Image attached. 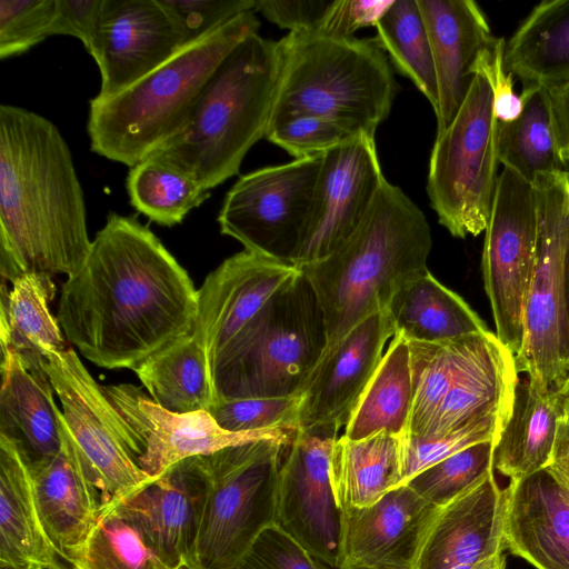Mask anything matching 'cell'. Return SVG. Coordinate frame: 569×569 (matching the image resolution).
Here are the masks:
<instances>
[{
	"mask_svg": "<svg viewBox=\"0 0 569 569\" xmlns=\"http://www.w3.org/2000/svg\"><path fill=\"white\" fill-rule=\"evenodd\" d=\"M197 299L190 276L149 227L111 212L63 282L57 318L90 362L132 370L192 333Z\"/></svg>",
	"mask_w": 569,
	"mask_h": 569,
	"instance_id": "6da1fadb",
	"label": "cell"
},
{
	"mask_svg": "<svg viewBox=\"0 0 569 569\" xmlns=\"http://www.w3.org/2000/svg\"><path fill=\"white\" fill-rule=\"evenodd\" d=\"M83 191L71 151L53 122L0 106V272L72 276L88 236Z\"/></svg>",
	"mask_w": 569,
	"mask_h": 569,
	"instance_id": "7a4b0ae2",
	"label": "cell"
},
{
	"mask_svg": "<svg viewBox=\"0 0 569 569\" xmlns=\"http://www.w3.org/2000/svg\"><path fill=\"white\" fill-rule=\"evenodd\" d=\"M431 247L423 212L385 179L353 233L326 258L300 268L325 315L327 349L428 271Z\"/></svg>",
	"mask_w": 569,
	"mask_h": 569,
	"instance_id": "3957f363",
	"label": "cell"
},
{
	"mask_svg": "<svg viewBox=\"0 0 569 569\" xmlns=\"http://www.w3.org/2000/svg\"><path fill=\"white\" fill-rule=\"evenodd\" d=\"M279 77L278 42L248 36L211 74L183 129L149 157L207 191L238 174L247 152L266 137Z\"/></svg>",
	"mask_w": 569,
	"mask_h": 569,
	"instance_id": "277c9868",
	"label": "cell"
},
{
	"mask_svg": "<svg viewBox=\"0 0 569 569\" xmlns=\"http://www.w3.org/2000/svg\"><path fill=\"white\" fill-rule=\"evenodd\" d=\"M259 26L253 11L243 12L122 92L92 98L87 122L91 151L130 168L147 159L183 129L211 74Z\"/></svg>",
	"mask_w": 569,
	"mask_h": 569,
	"instance_id": "5b68a950",
	"label": "cell"
},
{
	"mask_svg": "<svg viewBox=\"0 0 569 569\" xmlns=\"http://www.w3.org/2000/svg\"><path fill=\"white\" fill-rule=\"evenodd\" d=\"M280 77L271 119L310 114L375 137L398 84L373 38L291 31L278 41Z\"/></svg>",
	"mask_w": 569,
	"mask_h": 569,
	"instance_id": "8992f818",
	"label": "cell"
},
{
	"mask_svg": "<svg viewBox=\"0 0 569 569\" xmlns=\"http://www.w3.org/2000/svg\"><path fill=\"white\" fill-rule=\"evenodd\" d=\"M327 347L323 311L299 268L210 362L214 402L300 395Z\"/></svg>",
	"mask_w": 569,
	"mask_h": 569,
	"instance_id": "52a82bcc",
	"label": "cell"
},
{
	"mask_svg": "<svg viewBox=\"0 0 569 569\" xmlns=\"http://www.w3.org/2000/svg\"><path fill=\"white\" fill-rule=\"evenodd\" d=\"M479 54L468 93L449 126L436 136L429 159L427 193L438 221L453 237L486 230L498 174L497 119L487 58Z\"/></svg>",
	"mask_w": 569,
	"mask_h": 569,
	"instance_id": "ba28073f",
	"label": "cell"
},
{
	"mask_svg": "<svg viewBox=\"0 0 569 569\" xmlns=\"http://www.w3.org/2000/svg\"><path fill=\"white\" fill-rule=\"evenodd\" d=\"M295 432L229 446L203 456L208 492L189 569H230L277 521L284 447Z\"/></svg>",
	"mask_w": 569,
	"mask_h": 569,
	"instance_id": "9c48e42d",
	"label": "cell"
},
{
	"mask_svg": "<svg viewBox=\"0 0 569 569\" xmlns=\"http://www.w3.org/2000/svg\"><path fill=\"white\" fill-rule=\"evenodd\" d=\"M568 183L569 171L538 174L531 183L538 219L536 261L525 309L523 345L515 359L519 373L546 390L557 389L569 371Z\"/></svg>",
	"mask_w": 569,
	"mask_h": 569,
	"instance_id": "30bf717a",
	"label": "cell"
},
{
	"mask_svg": "<svg viewBox=\"0 0 569 569\" xmlns=\"http://www.w3.org/2000/svg\"><path fill=\"white\" fill-rule=\"evenodd\" d=\"M62 417L104 506L118 505L153 479L138 465L129 429L70 346L44 361Z\"/></svg>",
	"mask_w": 569,
	"mask_h": 569,
	"instance_id": "8fae6325",
	"label": "cell"
},
{
	"mask_svg": "<svg viewBox=\"0 0 569 569\" xmlns=\"http://www.w3.org/2000/svg\"><path fill=\"white\" fill-rule=\"evenodd\" d=\"M322 153L240 176L218 214L244 250L296 266L309 228Z\"/></svg>",
	"mask_w": 569,
	"mask_h": 569,
	"instance_id": "7c38bea8",
	"label": "cell"
},
{
	"mask_svg": "<svg viewBox=\"0 0 569 569\" xmlns=\"http://www.w3.org/2000/svg\"><path fill=\"white\" fill-rule=\"evenodd\" d=\"M537 206L532 186L511 170L498 176L485 230L481 270L495 335L515 357L525 337V309L537 249Z\"/></svg>",
	"mask_w": 569,
	"mask_h": 569,
	"instance_id": "4fadbf2b",
	"label": "cell"
},
{
	"mask_svg": "<svg viewBox=\"0 0 569 569\" xmlns=\"http://www.w3.org/2000/svg\"><path fill=\"white\" fill-rule=\"evenodd\" d=\"M337 433L298 429L282 459L277 521L311 556L338 569L341 510L330 479Z\"/></svg>",
	"mask_w": 569,
	"mask_h": 569,
	"instance_id": "5bb4252c",
	"label": "cell"
},
{
	"mask_svg": "<svg viewBox=\"0 0 569 569\" xmlns=\"http://www.w3.org/2000/svg\"><path fill=\"white\" fill-rule=\"evenodd\" d=\"M103 390L129 429L138 451L139 467L152 479L191 457L208 456L229 446L297 431L230 432L219 427L208 410L171 412L134 385L103 386Z\"/></svg>",
	"mask_w": 569,
	"mask_h": 569,
	"instance_id": "9a60e30c",
	"label": "cell"
},
{
	"mask_svg": "<svg viewBox=\"0 0 569 569\" xmlns=\"http://www.w3.org/2000/svg\"><path fill=\"white\" fill-rule=\"evenodd\" d=\"M385 179L372 136L360 133L323 152L296 267L321 260L345 242L367 214Z\"/></svg>",
	"mask_w": 569,
	"mask_h": 569,
	"instance_id": "2e32d148",
	"label": "cell"
},
{
	"mask_svg": "<svg viewBox=\"0 0 569 569\" xmlns=\"http://www.w3.org/2000/svg\"><path fill=\"white\" fill-rule=\"evenodd\" d=\"M187 44L159 0H103L90 53L99 67L97 96H116L163 64Z\"/></svg>",
	"mask_w": 569,
	"mask_h": 569,
	"instance_id": "e0dca14e",
	"label": "cell"
},
{
	"mask_svg": "<svg viewBox=\"0 0 569 569\" xmlns=\"http://www.w3.org/2000/svg\"><path fill=\"white\" fill-rule=\"evenodd\" d=\"M390 337V319L386 310H379L327 349L300 393L298 429L338 433L347 426Z\"/></svg>",
	"mask_w": 569,
	"mask_h": 569,
	"instance_id": "ac0fdd59",
	"label": "cell"
},
{
	"mask_svg": "<svg viewBox=\"0 0 569 569\" xmlns=\"http://www.w3.org/2000/svg\"><path fill=\"white\" fill-rule=\"evenodd\" d=\"M506 491L493 470L450 502L437 507L411 569H472L503 552Z\"/></svg>",
	"mask_w": 569,
	"mask_h": 569,
	"instance_id": "d6986e66",
	"label": "cell"
},
{
	"mask_svg": "<svg viewBox=\"0 0 569 569\" xmlns=\"http://www.w3.org/2000/svg\"><path fill=\"white\" fill-rule=\"evenodd\" d=\"M298 271L296 266L243 250L223 260L206 277L198 289L192 335L206 349L210 362Z\"/></svg>",
	"mask_w": 569,
	"mask_h": 569,
	"instance_id": "ffe728a7",
	"label": "cell"
},
{
	"mask_svg": "<svg viewBox=\"0 0 569 569\" xmlns=\"http://www.w3.org/2000/svg\"><path fill=\"white\" fill-rule=\"evenodd\" d=\"M208 492L203 456L184 459L118 506L174 569H189Z\"/></svg>",
	"mask_w": 569,
	"mask_h": 569,
	"instance_id": "44dd1931",
	"label": "cell"
},
{
	"mask_svg": "<svg viewBox=\"0 0 569 569\" xmlns=\"http://www.w3.org/2000/svg\"><path fill=\"white\" fill-rule=\"evenodd\" d=\"M436 508L401 485L369 507L340 509L338 569H411Z\"/></svg>",
	"mask_w": 569,
	"mask_h": 569,
	"instance_id": "7402d4cb",
	"label": "cell"
},
{
	"mask_svg": "<svg viewBox=\"0 0 569 569\" xmlns=\"http://www.w3.org/2000/svg\"><path fill=\"white\" fill-rule=\"evenodd\" d=\"M428 31L438 87L437 134L462 104L481 51L495 39L480 7L471 0H417Z\"/></svg>",
	"mask_w": 569,
	"mask_h": 569,
	"instance_id": "603a6c76",
	"label": "cell"
},
{
	"mask_svg": "<svg viewBox=\"0 0 569 569\" xmlns=\"http://www.w3.org/2000/svg\"><path fill=\"white\" fill-rule=\"evenodd\" d=\"M61 427L60 451L50 459L28 466L44 528L61 557L69 563L99 521L103 502L62 415Z\"/></svg>",
	"mask_w": 569,
	"mask_h": 569,
	"instance_id": "cb8c5ba5",
	"label": "cell"
},
{
	"mask_svg": "<svg viewBox=\"0 0 569 569\" xmlns=\"http://www.w3.org/2000/svg\"><path fill=\"white\" fill-rule=\"evenodd\" d=\"M505 491V551L536 569H569V491L547 469Z\"/></svg>",
	"mask_w": 569,
	"mask_h": 569,
	"instance_id": "d4e9b609",
	"label": "cell"
},
{
	"mask_svg": "<svg viewBox=\"0 0 569 569\" xmlns=\"http://www.w3.org/2000/svg\"><path fill=\"white\" fill-rule=\"evenodd\" d=\"M44 357L1 353L0 437L11 441L28 465L54 457L62 447V412Z\"/></svg>",
	"mask_w": 569,
	"mask_h": 569,
	"instance_id": "484cf974",
	"label": "cell"
},
{
	"mask_svg": "<svg viewBox=\"0 0 569 569\" xmlns=\"http://www.w3.org/2000/svg\"><path fill=\"white\" fill-rule=\"evenodd\" d=\"M0 566L16 569H72L44 528L26 459L11 441L2 437Z\"/></svg>",
	"mask_w": 569,
	"mask_h": 569,
	"instance_id": "4316f807",
	"label": "cell"
},
{
	"mask_svg": "<svg viewBox=\"0 0 569 569\" xmlns=\"http://www.w3.org/2000/svg\"><path fill=\"white\" fill-rule=\"evenodd\" d=\"M519 375L513 353L490 331L481 349L447 392L422 437L445 435L492 415L506 422Z\"/></svg>",
	"mask_w": 569,
	"mask_h": 569,
	"instance_id": "83f0119b",
	"label": "cell"
},
{
	"mask_svg": "<svg viewBox=\"0 0 569 569\" xmlns=\"http://www.w3.org/2000/svg\"><path fill=\"white\" fill-rule=\"evenodd\" d=\"M559 423L557 391L519 378L510 415L493 441V471L518 481L546 469Z\"/></svg>",
	"mask_w": 569,
	"mask_h": 569,
	"instance_id": "f1b7e54d",
	"label": "cell"
},
{
	"mask_svg": "<svg viewBox=\"0 0 569 569\" xmlns=\"http://www.w3.org/2000/svg\"><path fill=\"white\" fill-rule=\"evenodd\" d=\"M385 310L393 336L408 341L440 342L489 331L476 311L429 270L402 286Z\"/></svg>",
	"mask_w": 569,
	"mask_h": 569,
	"instance_id": "f546056e",
	"label": "cell"
},
{
	"mask_svg": "<svg viewBox=\"0 0 569 569\" xmlns=\"http://www.w3.org/2000/svg\"><path fill=\"white\" fill-rule=\"evenodd\" d=\"M505 68L525 87L569 82V0L538 3L505 46Z\"/></svg>",
	"mask_w": 569,
	"mask_h": 569,
	"instance_id": "4dcf8cb0",
	"label": "cell"
},
{
	"mask_svg": "<svg viewBox=\"0 0 569 569\" xmlns=\"http://www.w3.org/2000/svg\"><path fill=\"white\" fill-rule=\"evenodd\" d=\"M330 479L340 509L365 508L402 485L400 438L379 432L360 440L337 438Z\"/></svg>",
	"mask_w": 569,
	"mask_h": 569,
	"instance_id": "1f68e13d",
	"label": "cell"
},
{
	"mask_svg": "<svg viewBox=\"0 0 569 569\" xmlns=\"http://www.w3.org/2000/svg\"><path fill=\"white\" fill-rule=\"evenodd\" d=\"M8 289L2 281L0 298L1 353L16 352L47 358L70 347L50 311L56 295L51 274L24 273Z\"/></svg>",
	"mask_w": 569,
	"mask_h": 569,
	"instance_id": "d6a6232c",
	"label": "cell"
},
{
	"mask_svg": "<svg viewBox=\"0 0 569 569\" xmlns=\"http://www.w3.org/2000/svg\"><path fill=\"white\" fill-rule=\"evenodd\" d=\"M132 371L149 397L171 412L208 410L214 402L209 357L192 333L167 345Z\"/></svg>",
	"mask_w": 569,
	"mask_h": 569,
	"instance_id": "836d02e7",
	"label": "cell"
},
{
	"mask_svg": "<svg viewBox=\"0 0 569 569\" xmlns=\"http://www.w3.org/2000/svg\"><path fill=\"white\" fill-rule=\"evenodd\" d=\"M413 405L408 341L395 335L373 377L357 403L345 436L360 440L379 432L401 438Z\"/></svg>",
	"mask_w": 569,
	"mask_h": 569,
	"instance_id": "e575fe53",
	"label": "cell"
},
{
	"mask_svg": "<svg viewBox=\"0 0 569 569\" xmlns=\"http://www.w3.org/2000/svg\"><path fill=\"white\" fill-rule=\"evenodd\" d=\"M520 98L516 120H497L498 161L530 184L538 174L569 171L557 143L548 91L525 87Z\"/></svg>",
	"mask_w": 569,
	"mask_h": 569,
	"instance_id": "d590c367",
	"label": "cell"
},
{
	"mask_svg": "<svg viewBox=\"0 0 569 569\" xmlns=\"http://www.w3.org/2000/svg\"><path fill=\"white\" fill-rule=\"evenodd\" d=\"M490 330L440 342L408 341L413 405L406 433L422 437L447 392L483 346Z\"/></svg>",
	"mask_w": 569,
	"mask_h": 569,
	"instance_id": "8d00e7d4",
	"label": "cell"
},
{
	"mask_svg": "<svg viewBox=\"0 0 569 569\" xmlns=\"http://www.w3.org/2000/svg\"><path fill=\"white\" fill-rule=\"evenodd\" d=\"M378 46L436 111L438 87L431 44L417 0H392L375 24Z\"/></svg>",
	"mask_w": 569,
	"mask_h": 569,
	"instance_id": "74e56055",
	"label": "cell"
},
{
	"mask_svg": "<svg viewBox=\"0 0 569 569\" xmlns=\"http://www.w3.org/2000/svg\"><path fill=\"white\" fill-rule=\"evenodd\" d=\"M69 563L72 569H174L118 505L103 507L94 529Z\"/></svg>",
	"mask_w": 569,
	"mask_h": 569,
	"instance_id": "f35d334b",
	"label": "cell"
},
{
	"mask_svg": "<svg viewBox=\"0 0 569 569\" xmlns=\"http://www.w3.org/2000/svg\"><path fill=\"white\" fill-rule=\"evenodd\" d=\"M126 187L131 206L164 227L181 223L210 196L187 173L151 157L130 168Z\"/></svg>",
	"mask_w": 569,
	"mask_h": 569,
	"instance_id": "ab89813d",
	"label": "cell"
},
{
	"mask_svg": "<svg viewBox=\"0 0 569 569\" xmlns=\"http://www.w3.org/2000/svg\"><path fill=\"white\" fill-rule=\"evenodd\" d=\"M492 452L493 440L475 443L421 470L403 485L432 506L441 507L493 470Z\"/></svg>",
	"mask_w": 569,
	"mask_h": 569,
	"instance_id": "60d3db41",
	"label": "cell"
},
{
	"mask_svg": "<svg viewBox=\"0 0 569 569\" xmlns=\"http://www.w3.org/2000/svg\"><path fill=\"white\" fill-rule=\"evenodd\" d=\"M505 421L488 416L445 435L430 437H401L402 485L429 466L478 442L493 440Z\"/></svg>",
	"mask_w": 569,
	"mask_h": 569,
	"instance_id": "b9f144b4",
	"label": "cell"
},
{
	"mask_svg": "<svg viewBox=\"0 0 569 569\" xmlns=\"http://www.w3.org/2000/svg\"><path fill=\"white\" fill-rule=\"evenodd\" d=\"M301 396L216 401L208 409L230 432L297 430Z\"/></svg>",
	"mask_w": 569,
	"mask_h": 569,
	"instance_id": "7bdbcfd3",
	"label": "cell"
},
{
	"mask_svg": "<svg viewBox=\"0 0 569 569\" xmlns=\"http://www.w3.org/2000/svg\"><path fill=\"white\" fill-rule=\"evenodd\" d=\"M363 133L335 120L310 116H287L272 119L266 138L296 159L317 156Z\"/></svg>",
	"mask_w": 569,
	"mask_h": 569,
	"instance_id": "ee69618b",
	"label": "cell"
},
{
	"mask_svg": "<svg viewBox=\"0 0 569 569\" xmlns=\"http://www.w3.org/2000/svg\"><path fill=\"white\" fill-rule=\"evenodd\" d=\"M56 0L0 1V58L24 53L50 37Z\"/></svg>",
	"mask_w": 569,
	"mask_h": 569,
	"instance_id": "f6af8a7d",
	"label": "cell"
},
{
	"mask_svg": "<svg viewBox=\"0 0 569 569\" xmlns=\"http://www.w3.org/2000/svg\"><path fill=\"white\" fill-rule=\"evenodd\" d=\"M183 34L187 44L199 40L237 16L253 11L256 0H159Z\"/></svg>",
	"mask_w": 569,
	"mask_h": 569,
	"instance_id": "bcb514c9",
	"label": "cell"
},
{
	"mask_svg": "<svg viewBox=\"0 0 569 569\" xmlns=\"http://www.w3.org/2000/svg\"><path fill=\"white\" fill-rule=\"evenodd\" d=\"M240 560L252 569H330L276 523L259 535Z\"/></svg>",
	"mask_w": 569,
	"mask_h": 569,
	"instance_id": "7dc6e473",
	"label": "cell"
},
{
	"mask_svg": "<svg viewBox=\"0 0 569 569\" xmlns=\"http://www.w3.org/2000/svg\"><path fill=\"white\" fill-rule=\"evenodd\" d=\"M337 0H256L254 10L282 29L320 32Z\"/></svg>",
	"mask_w": 569,
	"mask_h": 569,
	"instance_id": "c3c4849f",
	"label": "cell"
},
{
	"mask_svg": "<svg viewBox=\"0 0 569 569\" xmlns=\"http://www.w3.org/2000/svg\"><path fill=\"white\" fill-rule=\"evenodd\" d=\"M102 6L103 0H56L50 36L74 37L91 53L98 39Z\"/></svg>",
	"mask_w": 569,
	"mask_h": 569,
	"instance_id": "681fc988",
	"label": "cell"
},
{
	"mask_svg": "<svg viewBox=\"0 0 569 569\" xmlns=\"http://www.w3.org/2000/svg\"><path fill=\"white\" fill-rule=\"evenodd\" d=\"M392 0H337L336 4L318 33L351 38L352 34L365 27H375Z\"/></svg>",
	"mask_w": 569,
	"mask_h": 569,
	"instance_id": "f907efd6",
	"label": "cell"
},
{
	"mask_svg": "<svg viewBox=\"0 0 569 569\" xmlns=\"http://www.w3.org/2000/svg\"><path fill=\"white\" fill-rule=\"evenodd\" d=\"M505 40L498 38L487 58V70L493 90V113L499 122L516 120L522 110L520 96L513 90V74L506 70Z\"/></svg>",
	"mask_w": 569,
	"mask_h": 569,
	"instance_id": "816d5d0a",
	"label": "cell"
},
{
	"mask_svg": "<svg viewBox=\"0 0 569 569\" xmlns=\"http://www.w3.org/2000/svg\"><path fill=\"white\" fill-rule=\"evenodd\" d=\"M548 91L557 143L561 157L569 161V82Z\"/></svg>",
	"mask_w": 569,
	"mask_h": 569,
	"instance_id": "f5cc1de1",
	"label": "cell"
},
{
	"mask_svg": "<svg viewBox=\"0 0 569 569\" xmlns=\"http://www.w3.org/2000/svg\"><path fill=\"white\" fill-rule=\"evenodd\" d=\"M546 469L569 491V425L559 423L552 457Z\"/></svg>",
	"mask_w": 569,
	"mask_h": 569,
	"instance_id": "db71d44e",
	"label": "cell"
},
{
	"mask_svg": "<svg viewBox=\"0 0 569 569\" xmlns=\"http://www.w3.org/2000/svg\"><path fill=\"white\" fill-rule=\"evenodd\" d=\"M555 390L559 398V421L561 425H569V371L561 385Z\"/></svg>",
	"mask_w": 569,
	"mask_h": 569,
	"instance_id": "11a10c76",
	"label": "cell"
},
{
	"mask_svg": "<svg viewBox=\"0 0 569 569\" xmlns=\"http://www.w3.org/2000/svg\"><path fill=\"white\" fill-rule=\"evenodd\" d=\"M506 563L505 552H499L478 563L472 569H506Z\"/></svg>",
	"mask_w": 569,
	"mask_h": 569,
	"instance_id": "9f6ffc18",
	"label": "cell"
},
{
	"mask_svg": "<svg viewBox=\"0 0 569 569\" xmlns=\"http://www.w3.org/2000/svg\"><path fill=\"white\" fill-rule=\"evenodd\" d=\"M565 271H566L567 301H568V312H569V246H568L567 253H566Z\"/></svg>",
	"mask_w": 569,
	"mask_h": 569,
	"instance_id": "6f0895ef",
	"label": "cell"
},
{
	"mask_svg": "<svg viewBox=\"0 0 569 569\" xmlns=\"http://www.w3.org/2000/svg\"><path fill=\"white\" fill-rule=\"evenodd\" d=\"M230 569H252V568L249 567L247 563H244L243 561L240 560Z\"/></svg>",
	"mask_w": 569,
	"mask_h": 569,
	"instance_id": "680465c9",
	"label": "cell"
},
{
	"mask_svg": "<svg viewBox=\"0 0 569 569\" xmlns=\"http://www.w3.org/2000/svg\"><path fill=\"white\" fill-rule=\"evenodd\" d=\"M566 198H567V206L569 209V183L567 184V188H566Z\"/></svg>",
	"mask_w": 569,
	"mask_h": 569,
	"instance_id": "91938a15",
	"label": "cell"
},
{
	"mask_svg": "<svg viewBox=\"0 0 569 569\" xmlns=\"http://www.w3.org/2000/svg\"><path fill=\"white\" fill-rule=\"evenodd\" d=\"M366 569H401V568L381 567V568H366Z\"/></svg>",
	"mask_w": 569,
	"mask_h": 569,
	"instance_id": "94428289",
	"label": "cell"
},
{
	"mask_svg": "<svg viewBox=\"0 0 569 569\" xmlns=\"http://www.w3.org/2000/svg\"><path fill=\"white\" fill-rule=\"evenodd\" d=\"M0 569H16V568H10V567H2V566H0Z\"/></svg>",
	"mask_w": 569,
	"mask_h": 569,
	"instance_id": "6125c7cd",
	"label": "cell"
}]
</instances>
